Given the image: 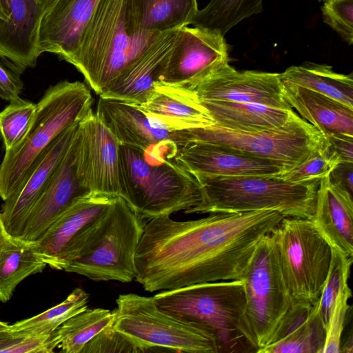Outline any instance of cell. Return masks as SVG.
Masks as SVG:
<instances>
[{
  "label": "cell",
  "instance_id": "cell-1",
  "mask_svg": "<svg viewBox=\"0 0 353 353\" xmlns=\"http://www.w3.org/2000/svg\"><path fill=\"white\" fill-rule=\"evenodd\" d=\"M284 217L263 210L149 219L135 253L134 279L150 292L240 279L259 241Z\"/></svg>",
  "mask_w": 353,
  "mask_h": 353
},
{
  "label": "cell",
  "instance_id": "cell-2",
  "mask_svg": "<svg viewBox=\"0 0 353 353\" xmlns=\"http://www.w3.org/2000/svg\"><path fill=\"white\" fill-rule=\"evenodd\" d=\"M143 220L121 196L114 197L103 215L65 247L53 269L95 281H132Z\"/></svg>",
  "mask_w": 353,
  "mask_h": 353
},
{
  "label": "cell",
  "instance_id": "cell-3",
  "mask_svg": "<svg viewBox=\"0 0 353 353\" xmlns=\"http://www.w3.org/2000/svg\"><path fill=\"white\" fill-rule=\"evenodd\" d=\"M240 279L245 304L237 330L256 352L283 337L313 306L297 304L292 297L271 233L259 241Z\"/></svg>",
  "mask_w": 353,
  "mask_h": 353
},
{
  "label": "cell",
  "instance_id": "cell-4",
  "mask_svg": "<svg viewBox=\"0 0 353 353\" xmlns=\"http://www.w3.org/2000/svg\"><path fill=\"white\" fill-rule=\"evenodd\" d=\"M159 34L136 26L129 0H99L69 63L100 96Z\"/></svg>",
  "mask_w": 353,
  "mask_h": 353
},
{
  "label": "cell",
  "instance_id": "cell-5",
  "mask_svg": "<svg viewBox=\"0 0 353 353\" xmlns=\"http://www.w3.org/2000/svg\"><path fill=\"white\" fill-rule=\"evenodd\" d=\"M119 180V196L143 219L186 213L201 200L196 179L174 158L121 144Z\"/></svg>",
  "mask_w": 353,
  "mask_h": 353
},
{
  "label": "cell",
  "instance_id": "cell-6",
  "mask_svg": "<svg viewBox=\"0 0 353 353\" xmlns=\"http://www.w3.org/2000/svg\"><path fill=\"white\" fill-rule=\"evenodd\" d=\"M201 200L186 214L276 210L285 216L311 219L319 179L292 183L275 175L221 176L192 174Z\"/></svg>",
  "mask_w": 353,
  "mask_h": 353
},
{
  "label": "cell",
  "instance_id": "cell-7",
  "mask_svg": "<svg viewBox=\"0 0 353 353\" xmlns=\"http://www.w3.org/2000/svg\"><path fill=\"white\" fill-rule=\"evenodd\" d=\"M94 99L83 82L62 81L49 87L37 103L34 121L22 143L5 152L0 164V198L20 186L43 150L92 110Z\"/></svg>",
  "mask_w": 353,
  "mask_h": 353
},
{
  "label": "cell",
  "instance_id": "cell-8",
  "mask_svg": "<svg viewBox=\"0 0 353 353\" xmlns=\"http://www.w3.org/2000/svg\"><path fill=\"white\" fill-rule=\"evenodd\" d=\"M116 303L112 327L131 340L139 352L221 351L219 339L210 328L164 312L153 296L122 294Z\"/></svg>",
  "mask_w": 353,
  "mask_h": 353
},
{
  "label": "cell",
  "instance_id": "cell-9",
  "mask_svg": "<svg viewBox=\"0 0 353 353\" xmlns=\"http://www.w3.org/2000/svg\"><path fill=\"white\" fill-rule=\"evenodd\" d=\"M176 133L179 144L189 141L207 142L278 162L287 168L329 146L324 133L298 114L284 126L274 130L238 131L214 124Z\"/></svg>",
  "mask_w": 353,
  "mask_h": 353
},
{
  "label": "cell",
  "instance_id": "cell-10",
  "mask_svg": "<svg viewBox=\"0 0 353 353\" xmlns=\"http://www.w3.org/2000/svg\"><path fill=\"white\" fill-rule=\"evenodd\" d=\"M271 234L284 282L294 301L315 305L328 274L330 245L308 219L285 216Z\"/></svg>",
  "mask_w": 353,
  "mask_h": 353
},
{
  "label": "cell",
  "instance_id": "cell-11",
  "mask_svg": "<svg viewBox=\"0 0 353 353\" xmlns=\"http://www.w3.org/2000/svg\"><path fill=\"white\" fill-rule=\"evenodd\" d=\"M164 312L203 324L216 335L221 347L232 348L241 338L237 323L245 304L241 279L196 283L161 290L153 296Z\"/></svg>",
  "mask_w": 353,
  "mask_h": 353
},
{
  "label": "cell",
  "instance_id": "cell-12",
  "mask_svg": "<svg viewBox=\"0 0 353 353\" xmlns=\"http://www.w3.org/2000/svg\"><path fill=\"white\" fill-rule=\"evenodd\" d=\"M177 85L192 92L201 101L255 103L292 109L284 99L280 73L238 71L229 62L219 64Z\"/></svg>",
  "mask_w": 353,
  "mask_h": 353
},
{
  "label": "cell",
  "instance_id": "cell-13",
  "mask_svg": "<svg viewBox=\"0 0 353 353\" xmlns=\"http://www.w3.org/2000/svg\"><path fill=\"white\" fill-rule=\"evenodd\" d=\"M119 148L117 139L92 110L80 121L74 165L77 180L87 192L120 196Z\"/></svg>",
  "mask_w": 353,
  "mask_h": 353
},
{
  "label": "cell",
  "instance_id": "cell-14",
  "mask_svg": "<svg viewBox=\"0 0 353 353\" xmlns=\"http://www.w3.org/2000/svg\"><path fill=\"white\" fill-rule=\"evenodd\" d=\"M225 62L229 56L224 36L205 28L185 26L177 30L157 81L181 84Z\"/></svg>",
  "mask_w": 353,
  "mask_h": 353
},
{
  "label": "cell",
  "instance_id": "cell-15",
  "mask_svg": "<svg viewBox=\"0 0 353 353\" xmlns=\"http://www.w3.org/2000/svg\"><path fill=\"white\" fill-rule=\"evenodd\" d=\"M79 123L64 130L51 141L37 157L20 186L3 201L1 213L10 236L20 237L32 208L71 145Z\"/></svg>",
  "mask_w": 353,
  "mask_h": 353
},
{
  "label": "cell",
  "instance_id": "cell-16",
  "mask_svg": "<svg viewBox=\"0 0 353 353\" xmlns=\"http://www.w3.org/2000/svg\"><path fill=\"white\" fill-rule=\"evenodd\" d=\"M7 17L0 19V57L21 74L34 68L39 52V28L43 10L39 0H1Z\"/></svg>",
  "mask_w": 353,
  "mask_h": 353
},
{
  "label": "cell",
  "instance_id": "cell-17",
  "mask_svg": "<svg viewBox=\"0 0 353 353\" xmlns=\"http://www.w3.org/2000/svg\"><path fill=\"white\" fill-rule=\"evenodd\" d=\"M174 159L191 174L210 176H272L288 168L278 162L199 141L178 144Z\"/></svg>",
  "mask_w": 353,
  "mask_h": 353
},
{
  "label": "cell",
  "instance_id": "cell-18",
  "mask_svg": "<svg viewBox=\"0 0 353 353\" xmlns=\"http://www.w3.org/2000/svg\"><path fill=\"white\" fill-rule=\"evenodd\" d=\"M95 114L121 145L146 151L168 142L178 144L176 131L170 130L138 105L100 97Z\"/></svg>",
  "mask_w": 353,
  "mask_h": 353
},
{
  "label": "cell",
  "instance_id": "cell-19",
  "mask_svg": "<svg viewBox=\"0 0 353 353\" xmlns=\"http://www.w3.org/2000/svg\"><path fill=\"white\" fill-rule=\"evenodd\" d=\"M99 0H57L46 12L39 28V52H50L68 62Z\"/></svg>",
  "mask_w": 353,
  "mask_h": 353
},
{
  "label": "cell",
  "instance_id": "cell-20",
  "mask_svg": "<svg viewBox=\"0 0 353 353\" xmlns=\"http://www.w3.org/2000/svg\"><path fill=\"white\" fill-rule=\"evenodd\" d=\"M75 138L76 135L32 208L20 236L22 239L37 240L77 197L88 192L81 187L76 176Z\"/></svg>",
  "mask_w": 353,
  "mask_h": 353
},
{
  "label": "cell",
  "instance_id": "cell-21",
  "mask_svg": "<svg viewBox=\"0 0 353 353\" xmlns=\"http://www.w3.org/2000/svg\"><path fill=\"white\" fill-rule=\"evenodd\" d=\"M114 198L93 192L77 197L34 241L39 257L52 268L65 247L103 215Z\"/></svg>",
  "mask_w": 353,
  "mask_h": 353
},
{
  "label": "cell",
  "instance_id": "cell-22",
  "mask_svg": "<svg viewBox=\"0 0 353 353\" xmlns=\"http://www.w3.org/2000/svg\"><path fill=\"white\" fill-rule=\"evenodd\" d=\"M310 220L332 249L353 256L352 194L333 183L330 175L320 181Z\"/></svg>",
  "mask_w": 353,
  "mask_h": 353
},
{
  "label": "cell",
  "instance_id": "cell-23",
  "mask_svg": "<svg viewBox=\"0 0 353 353\" xmlns=\"http://www.w3.org/2000/svg\"><path fill=\"white\" fill-rule=\"evenodd\" d=\"M176 31L165 32L157 36L99 97L136 105L144 103L152 93L154 83L172 49Z\"/></svg>",
  "mask_w": 353,
  "mask_h": 353
},
{
  "label": "cell",
  "instance_id": "cell-24",
  "mask_svg": "<svg viewBox=\"0 0 353 353\" xmlns=\"http://www.w3.org/2000/svg\"><path fill=\"white\" fill-rule=\"evenodd\" d=\"M138 106L171 131L215 124L196 97L188 89L177 85L155 81L147 101Z\"/></svg>",
  "mask_w": 353,
  "mask_h": 353
},
{
  "label": "cell",
  "instance_id": "cell-25",
  "mask_svg": "<svg viewBox=\"0 0 353 353\" xmlns=\"http://www.w3.org/2000/svg\"><path fill=\"white\" fill-rule=\"evenodd\" d=\"M285 101L323 133L353 136V108L321 93L283 82Z\"/></svg>",
  "mask_w": 353,
  "mask_h": 353
},
{
  "label": "cell",
  "instance_id": "cell-26",
  "mask_svg": "<svg viewBox=\"0 0 353 353\" xmlns=\"http://www.w3.org/2000/svg\"><path fill=\"white\" fill-rule=\"evenodd\" d=\"M201 103L214 120L215 125L238 131L255 132L280 128L297 114L292 109L277 108L255 103L219 101Z\"/></svg>",
  "mask_w": 353,
  "mask_h": 353
},
{
  "label": "cell",
  "instance_id": "cell-27",
  "mask_svg": "<svg viewBox=\"0 0 353 353\" xmlns=\"http://www.w3.org/2000/svg\"><path fill=\"white\" fill-rule=\"evenodd\" d=\"M136 26L161 34L191 24L199 9L196 0H129Z\"/></svg>",
  "mask_w": 353,
  "mask_h": 353
},
{
  "label": "cell",
  "instance_id": "cell-28",
  "mask_svg": "<svg viewBox=\"0 0 353 353\" xmlns=\"http://www.w3.org/2000/svg\"><path fill=\"white\" fill-rule=\"evenodd\" d=\"M283 82L331 97L353 108V76L334 72L331 65L305 62L280 73Z\"/></svg>",
  "mask_w": 353,
  "mask_h": 353
},
{
  "label": "cell",
  "instance_id": "cell-29",
  "mask_svg": "<svg viewBox=\"0 0 353 353\" xmlns=\"http://www.w3.org/2000/svg\"><path fill=\"white\" fill-rule=\"evenodd\" d=\"M46 265L37 254L34 241L10 236L0 248V301H8L22 281L41 272Z\"/></svg>",
  "mask_w": 353,
  "mask_h": 353
},
{
  "label": "cell",
  "instance_id": "cell-30",
  "mask_svg": "<svg viewBox=\"0 0 353 353\" xmlns=\"http://www.w3.org/2000/svg\"><path fill=\"white\" fill-rule=\"evenodd\" d=\"M88 299L89 294L83 289L76 288L58 305L10 325L8 330L21 337L52 332L69 319L87 310Z\"/></svg>",
  "mask_w": 353,
  "mask_h": 353
},
{
  "label": "cell",
  "instance_id": "cell-31",
  "mask_svg": "<svg viewBox=\"0 0 353 353\" xmlns=\"http://www.w3.org/2000/svg\"><path fill=\"white\" fill-rule=\"evenodd\" d=\"M113 320L114 311L103 308L85 310L57 328L60 341L57 348L64 353H81L85 345L112 324Z\"/></svg>",
  "mask_w": 353,
  "mask_h": 353
},
{
  "label": "cell",
  "instance_id": "cell-32",
  "mask_svg": "<svg viewBox=\"0 0 353 353\" xmlns=\"http://www.w3.org/2000/svg\"><path fill=\"white\" fill-rule=\"evenodd\" d=\"M325 333L316 303L307 316L283 337L258 353H322Z\"/></svg>",
  "mask_w": 353,
  "mask_h": 353
},
{
  "label": "cell",
  "instance_id": "cell-33",
  "mask_svg": "<svg viewBox=\"0 0 353 353\" xmlns=\"http://www.w3.org/2000/svg\"><path fill=\"white\" fill-rule=\"evenodd\" d=\"M263 0H210L199 10L192 23L224 36L244 19L262 11Z\"/></svg>",
  "mask_w": 353,
  "mask_h": 353
},
{
  "label": "cell",
  "instance_id": "cell-34",
  "mask_svg": "<svg viewBox=\"0 0 353 353\" xmlns=\"http://www.w3.org/2000/svg\"><path fill=\"white\" fill-rule=\"evenodd\" d=\"M37 103L23 99L10 101L0 112V134L5 152L19 145L34 121Z\"/></svg>",
  "mask_w": 353,
  "mask_h": 353
},
{
  "label": "cell",
  "instance_id": "cell-35",
  "mask_svg": "<svg viewBox=\"0 0 353 353\" xmlns=\"http://www.w3.org/2000/svg\"><path fill=\"white\" fill-rule=\"evenodd\" d=\"M352 261L353 256H347L332 249V259L328 274L321 297L316 303L319 317L325 332L336 296L339 292L348 285Z\"/></svg>",
  "mask_w": 353,
  "mask_h": 353
},
{
  "label": "cell",
  "instance_id": "cell-36",
  "mask_svg": "<svg viewBox=\"0 0 353 353\" xmlns=\"http://www.w3.org/2000/svg\"><path fill=\"white\" fill-rule=\"evenodd\" d=\"M341 160L330 147L319 150L301 163L284 169L276 177L292 183H301L325 177L337 167Z\"/></svg>",
  "mask_w": 353,
  "mask_h": 353
},
{
  "label": "cell",
  "instance_id": "cell-37",
  "mask_svg": "<svg viewBox=\"0 0 353 353\" xmlns=\"http://www.w3.org/2000/svg\"><path fill=\"white\" fill-rule=\"evenodd\" d=\"M351 296L352 292L348 285L337 295L330 316L322 353L340 352L342 334L350 307L348 300Z\"/></svg>",
  "mask_w": 353,
  "mask_h": 353
},
{
  "label": "cell",
  "instance_id": "cell-38",
  "mask_svg": "<svg viewBox=\"0 0 353 353\" xmlns=\"http://www.w3.org/2000/svg\"><path fill=\"white\" fill-rule=\"evenodd\" d=\"M325 23L350 45L353 43V0H325L322 8Z\"/></svg>",
  "mask_w": 353,
  "mask_h": 353
},
{
  "label": "cell",
  "instance_id": "cell-39",
  "mask_svg": "<svg viewBox=\"0 0 353 353\" xmlns=\"http://www.w3.org/2000/svg\"><path fill=\"white\" fill-rule=\"evenodd\" d=\"M139 352L135 344L117 331L112 324L103 330L84 347L81 353Z\"/></svg>",
  "mask_w": 353,
  "mask_h": 353
},
{
  "label": "cell",
  "instance_id": "cell-40",
  "mask_svg": "<svg viewBox=\"0 0 353 353\" xmlns=\"http://www.w3.org/2000/svg\"><path fill=\"white\" fill-rule=\"evenodd\" d=\"M60 343L57 329L48 332L23 337L1 353H51Z\"/></svg>",
  "mask_w": 353,
  "mask_h": 353
},
{
  "label": "cell",
  "instance_id": "cell-41",
  "mask_svg": "<svg viewBox=\"0 0 353 353\" xmlns=\"http://www.w3.org/2000/svg\"><path fill=\"white\" fill-rule=\"evenodd\" d=\"M23 88L19 75L0 63V98L10 102L18 99Z\"/></svg>",
  "mask_w": 353,
  "mask_h": 353
},
{
  "label": "cell",
  "instance_id": "cell-42",
  "mask_svg": "<svg viewBox=\"0 0 353 353\" xmlns=\"http://www.w3.org/2000/svg\"><path fill=\"white\" fill-rule=\"evenodd\" d=\"M324 134L330 147L337 154L341 162L353 163V136L332 132Z\"/></svg>",
  "mask_w": 353,
  "mask_h": 353
},
{
  "label": "cell",
  "instance_id": "cell-43",
  "mask_svg": "<svg viewBox=\"0 0 353 353\" xmlns=\"http://www.w3.org/2000/svg\"><path fill=\"white\" fill-rule=\"evenodd\" d=\"M352 174L353 163L340 162L330 174V179L333 183L345 188L352 194Z\"/></svg>",
  "mask_w": 353,
  "mask_h": 353
},
{
  "label": "cell",
  "instance_id": "cell-44",
  "mask_svg": "<svg viewBox=\"0 0 353 353\" xmlns=\"http://www.w3.org/2000/svg\"><path fill=\"white\" fill-rule=\"evenodd\" d=\"M23 337L16 336L8 330L0 332V353L8 347L17 343Z\"/></svg>",
  "mask_w": 353,
  "mask_h": 353
},
{
  "label": "cell",
  "instance_id": "cell-45",
  "mask_svg": "<svg viewBox=\"0 0 353 353\" xmlns=\"http://www.w3.org/2000/svg\"><path fill=\"white\" fill-rule=\"evenodd\" d=\"M10 235L7 232L0 211V248L6 242Z\"/></svg>",
  "mask_w": 353,
  "mask_h": 353
},
{
  "label": "cell",
  "instance_id": "cell-46",
  "mask_svg": "<svg viewBox=\"0 0 353 353\" xmlns=\"http://www.w3.org/2000/svg\"><path fill=\"white\" fill-rule=\"evenodd\" d=\"M43 10V14L50 10L57 0H39Z\"/></svg>",
  "mask_w": 353,
  "mask_h": 353
},
{
  "label": "cell",
  "instance_id": "cell-47",
  "mask_svg": "<svg viewBox=\"0 0 353 353\" xmlns=\"http://www.w3.org/2000/svg\"><path fill=\"white\" fill-rule=\"evenodd\" d=\"M6 17H7V12L5 10V8L3 6V4L1 0H0V19H5Z\"/></svg>",
  "mask_w": 353,
  "mask_h": 353
},
{
  "label": "cell",
  "instance_id": "cell-48",
  "mask_svg": "<svg viewBox=\"0 0 353 353\" xmlns=\"http://www.w3.org/2000/svg\"><path fill=\"white\" fill-rule=\"evenodd\" d=\"M10 325L6 322L0 321V332L9 329Z\"/></svg>",
  "mask_w": 353,
  "mask_h": 353
},
{
  "label": "cell",
  "instance_id": "cell-49",
  "mask_svg": "<svg viewBox=\"0 0 353 353\" xmlns=\"http://www.w3.org/2000/svg\"><path fill=\"white\" fill-rule=\"evenodd\" d=\"M319 1H325V0H319Z\"/></svg>",
  "mask_w": 353,
  "mask_h": 353
}]
</instances>
